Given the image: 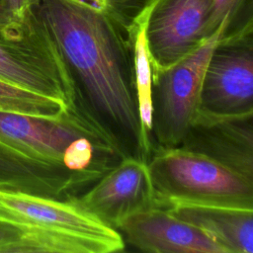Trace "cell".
<instances>
[{"instance_id": "8", "label": "cell", "mask_w": 253, "mask_h": 253, "mask_svg": "<svg viewBox=\"0 0 253 253\" xmlns=\"http://www.w3.org/2000/svg\"><path fill=\"white\" fill-rule=\"evenodd\" d=\"M211 0H155L144 18L152 71L165 69L210 37Z\"/></svg>"}, {"instance_id": "11", "label": "cell", "mask_w": 253, "mask_h": 253, "mask_svg": "<svg viewBox=\"0 0 253 253\" xmlns=\"http://www.w3.org/2000/svg\"><path fill=\"white\" fill-rule=\"evenodd\" d=\"M116 229L125 243L151 253H225L200 228L153 206L121 220Z\"/></svg>"}, {"instance_id": "7", "label": "cell", "mask_w": 253, "mask_h": 253, "mask_svg": "<svg viewBox=\"0 0 253 253\" xmlns=\"http://www.w3.org/2000/svg\"><path fill=\"white\" fill-rule=\"evenodd\" d=\"M198 113L253 114V26L216 42L203 74Z\"/></svg>"}, {"instance_id": "14", "label": "cell", "mask_w": 253, "mask_h": 253, "mask_svg": "<svg viewBox=\"0 0 253 253\" xmlns=\"http://www.w3.org/2000/svg\"><path fill=\"white\" fill-rule=\"evenodd\" d=\"M130 36L139 117L144 134L151 144L150 133L152 127V64L145 42L144 19L130 33Z\"/></svg>"}, {"instance_id": "6", "label": "cell", "mask_w": 253, "mask_h": 253, "mask_svg": "<svg viewBox=\"0 0 253 253\" xmlns=\"http://www.w3.org/2000/svg\"><path fill=\"white\" fill-rule=\"evenodd\" d=\"M222 32L175 64L152 71V151L180 145L198 113L203 74Z\"/></svg>"}, {"instance_id": "3", "label": "cell", "mask_w": 253, "mask_h": 253, "mask_svg": "<svg viewBox=\"0 0 253 253\" xmlns=\"http://www.w3.org/2000/svg\"><path fill=\"white\" fill-rule=\"evenodd\" d=\"M0 220L26 229L24 253H111L126 247L117 229L74 201L0 191Z\"/></svg>"}, {"instance_id": "9", "label": "cell", "mask_w": 253, "mask_h": 253, "mask_svg": "<svg viewBox=\"0 0 253 253\" xmlns=\"http://www.w3.org/2000/svg\"><path fill=\"white\" fill-rule=\"evenodd\" d=\"M71 201L116 229L124 218L155 206L147 162L124 157Z\"/></svg>"}, {"instance_id": "2", "label": "cell", "mask_w": 253, "mask_h": 253, "mask_svg": "<svg viewBox=\"0 0 253 253\" xmlns=\"http://www.w3.org/2000/svg\"><path fill=\"white\" fill-rule=\"evenodd\" d=\"M0 140L66 167L87 189L124 158L99 129L72 111L48 118L0 110Z\"/></svg>"}, {"instance_id": "5", "label": "cell", "mask_w": 253, "mask_h": 253, "mask_svg": "<svg viewBox=\"0 0 253 253\" xmlns=\"http://www.w3.org/2000/svg\"><path fill=\"white\" fill-rule=\"evenodd\" d=\"M38 6L0 28V81L60 100L76 112L69 75Z\"/></svg>"}, {"instance_id": "12", "label": "cell", "mask_w": 253, "mask_h": 253, "mask_svg": "<svg viewBox=\"0 0 253 253\" xmlns=\"http://www.w3.org/2000/svg\"><path fill=\"white\" fill-rule=\"evenodd\" d=\"M86 190L66 167L0 140V191L71 201Z\"/></svg>"}, {"instance_id": "16", "label": "cell", "mask_w": 253, "mask_h": 253, "mask_svg": "<svg viewBox=\"0 0 253 253\" xmlns=\"http://www.w3.org/2000/svg\"><path fill=\"white\" fill-rule=\"evenodd\" d=\"M210 36L222 29L221 37L252 26V0H211Z\"/></svg>"}, {"instance_id": "4", "label": "cell", "mask_w": 253, "mask_h": 253, "mask_svg": "<svg viewBox=\"0 0 253 253\" xmlns=\"http://www.w3.org/2000/svg\"><path fill=\"white\" fill-rule=\"evenodd\" d=\"M147 166L155 206L193 202L253 208V181L201 153L157 148Z\"/></svg>"}, {"instance_id": "15", "label": "cell", "mask_w": 253, "mask_h": 253, "mask_svg": "<svg viewBox=\"0 0 253 253\" xmlns=\"http://www.w3.org/2000/svg\"><path fill=\"white\" fill-rule=\"evenodd\" d=\"M0 110L48 118L61 117L71 111L60 100L18 88L3 81H0Z\"/></svg>"}, {"instance_id": "10", "label": "cell", "mask_w": 253, "mask_h": 253, "mask_svg": "<svg viewBox=\"0 0 253 253\" xmlns=\"http://www.w3.org/2000/svg\"><path fill=\"white\" fill-rule=\"evenodd\" d=\"M253 114L197 113L178 147L206 155L253 181Z\"/></svg>"}, {"instance_id": "1", "label": "cell", "mask_w": 253, "mask_h": 253, "mask_svg": "<svg viewBox=\"0 0 253 253\" xmlns=\"http://www.w3.org/2000/svg\"><path fill=\"white\" fill-rule=\"evenodd\" d=\"M38 11L69 75L77 113L122 153L147 162L131 36L107 15L70 0H40Z\"/></svg>"}, {"instance_id": "19", "label": "cell", "mask_w": 253, "mask_h": 253, "mask_svg": "<svg viewBox=\"0 0 253 253\" xmlns=\"http://www.w3.org/2000/svg\"><path fill=\"white\" fill-rule=\"evenodd\" d=\"M24 232L23 227L0 220V246L18 241Z\"/></svg>"}, {"instance_id": "17", "label": "cell", "mask_w": 253, "mask_h": 253, "mask_svg": "<svg viewBox=\"0 0 253 253\" xmlns=\"http://www.w3.org/2000/svg\"><path fill=\"white\" fill-rule=\"evenodd\" d=\"M90 9L101 12L129 35L144 19L155 0H70Z\"/></svg>"}, {"instance_id": "13", "label": "cell", "mask_w": 253, "mask_h": 253, "mask_svg": "<svg viewBox=\"0 0 253 253\" xmlns=\"http://www.w3.org/2000/svg\"><path fill=\"white\" fill-rule=\"evenodd\" d=\"M161 208L203 230L225 253L253 252V208L193 202H172Z\"/></svg>"}, {"instance_id": "18", "label": "cell", "mask_w": 253, "mask_h": 253, "mask_svg": "<svg viewBox=\"0 0 253 253\" xmlns=\"http://www.w3.org/2000/svg\"><path fill=\"white\" fill-rule=\"evenodd\" d=\"M40 0H4V4L15 20L24 17L32 8L39 5Z\"/></svg>"}, {"instance_id": "20", "label": "cell", "mask_w": 253, "mask_h": 253, "mask_svg": "<svg viewBox=\"0 0 253 253\" xmlns=\"http://www.w3.org/2000/svg\"><path fill=\"white\" fill-rule=\"evenodd\" d=\"M15 21L17 20H15L7 10L4 4V0H0V28L5 27Z\"/></svg>"}]
</instances>
